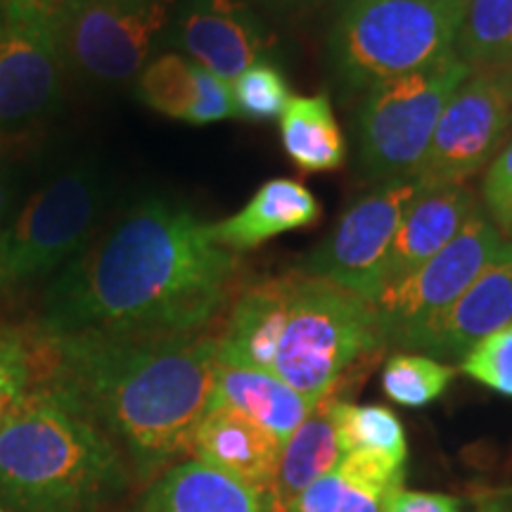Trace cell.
Returning a JSON list of instances; mask_svg holds the SVG:
<instances>
[{
	"label": "cell",
	"mask_w": 512,
	"mask_h": 512,
	"mask_svg": "<svg viewBox=\"0 0 512 512\" xmlns=\"http://www.w3.org/2000/svg\"><path fill=\"white\" fill-rule=\"evenodd\" d=\"M238 259L190 209L150 197L57 273L38 337L197 332L226 304Z\"/></svg>",
	"instance_id": "cell-1"
},
{
	"label": "cell",
	"mask_w": 512,
	"mask_h": 512,
	"mask_svg": "<svg viewBox=\"0 0 512 512\" xmlns=\"http://www.w3.org/2000/svg\"><path fill=\"white\" fill-rule=\"evenodd\" d=\"M219 337L197 332H81L41 337L38 380L74 403L155 479L192 451L211 406Z\"/></svg>",
	"instance_id": "cell-2"
},
{
	"label": "cell",
	"mask_w": 512,
	"mask_h": 512,
	"mask_svg": "<svg viewBox=\"0 0 512 512\" xmlns=\"http://www.w3.org/2000/svg\"><path fill=\"white\" fill-rule=\"evenodd\" d=\"M128 479L117 446L48 384L36 382L0 425V501L15 512H95Z\"/></svg>",
	"instance_id": "cell-3"
},
{
	"label": "cell",
	"mask_w": 512,
	"mask_h": 512,
	"mask_svg": "<svg viewBox=\"0 0 512 512\" xmlns=\"http://www.w3.org/2000/svg\"><path fill=\"white\" fill-rule=\"evenodd\" d=\"M387 344L373 304L347 287L299 268L275 347L273 370L313 406L335 399L351 370Z\"/></svg>",
	"instance_id": "cell-4"
},
{
	"label": "cell",
	"mask_w": 512,
	"mask_h": 512,
	"mask_svg": "<svg viewBox=\"0 0 512 512\" xmlns=\"http://www.w3.org/2000/svg\"><path fill=\"white\" fill-rule=\"evenodd\" d=\"M470 0H344L328 53L356 91L418 72L451 55Z\"/></svg>",
	"instance_id": "cell-5"
},
{
	"label": "cell",
	"mask_w": 512,
	"mask_h": 512,
	"mask_svg": "<svg viewBox=\"0 0 512 512\" xmlns=\"http://www.w3.org/2000/svg\"><path fill=\"white\" fill-rule=\"evenodd\" d=\"M107 183L93 162L72 164L41 185L0 228V302L60 273L91 240Z\"/></svg>",
	"instance_id": "cell-6"
},
{
	"label": "cell",
	"mask_w": 512,
	"mask_h": 512,
	"mask_svg": "<svg viewBox=\"0 0 512 512\" xmlns=\"http://www.w3.org/2000/svg\"><path fill=\"white\" fill-rule=\"evenodd\" d=\"M472 74L456 53L366 91L356 121L358 157L377 181L413 178L430 150L448 100Z\"/></svg>",
	"instance_id": "cell-7"
},
{
	"label": "cell",
	"mask_w": 512,
	"mask_h": 512,
	"mask_svg": "<svg viewBox=\"0 0 512 512\" xmlns=\"http://www.w3.org/2000/svg\"><path fill=\"white\" fill-rule=\"evenodd\" d=\"M64 67L91 86L119 88L152 62L178 0H53Z\"/></svg>",
	"instance_id": "cell-8"
},
{
	"label": "cell",
	"mask_w": 512,
	"mask_h": 512,
	"mask_svg": "<svg viewBox=\"0 0 512 512\" xmlns=\"http://www.w3.org/2000/svg\"><path fill=\"white\" fill-rule=\"evenodd\" d=\"M512 128V69H472L448 100L415 171L422 190L463 185L496 155Z\"/></svg>",
	"instance_id": "cell-9"
},
{
	"label": "cell",
	"mask_w": 512,
	"mask_h": 512,
	"mask_svg": "<svg viewBox=\"0 0 512 512\" xmlns=\"http://www.w3.org/2000/svg\"><path fill=\"white\" fill-rule=\"evenodd\" d=\"M64 72L53 0L5 5V29L0 34V133H17L46 119L60 102Z\"/></svg>",
	"instance_id": "cell-10"
},
{
	"label": "cell",
	"mask_w": 512,
	"mask_h": 512,
	"mask_svg": "<svg viewBox=\"0 0 512 512\" xmlns=\"http://www.w3.org/2000/svg\"><path fill=\"white\" fill-rule=\"evenodd\" d=\"M503 247V233L482 209L448 245L413 273L384 285L373 299L380 328L394 342L415 325L451 306Z\"/></svg>",
	"instance_id": "cell-11"
},
{
	"label": "cell",
	"mask_w": 512,
	"mask_h": 512,
	"mask_svg": "<svg viewBox=\"0 0 512 512\" xmlns=\"http://www.w3.org/2000/svg\"><path fill=\"white\" fill-rule=\"evenodd\" d=\"M420 190L415 178H403L351 204L330 238L306 256L302 271L328 278L373 302L384 287V266L396 230Z\"/></svg>",
	"instance_id": "cell-12"
},
{
	"label": "cell",
	"mask_w": 512,
	"mask_h": 512,
	"mask_svg": "<svg viewBox=\"0 0 512 512\" xmlns=\"http://www.w3.org/2000/svg\"><path fill=\"white\" fill-rule=\"evenodd\" d=\"M512 323V242L451 306L396 339L403 349L432 358H465L482 339Z\"/></svg>",
	"instance_id": "cell-13"
},
{
	"label": "cell",
	"mask_w": 512,
	"mask_h": 512,
	"mask_svg": "<svg viewBox=\"0 0 512 512\" xmlns=\"http://www.w3.org/2000/svg\"><path fill=\"white\" fill-rule=\"evenodd\" d=\"M164 41L228 83L268 50L266 27L242 0H178Z\"/></svg>",
	"instance_id": "cell-14"
},
{
	"label": "cell",
	"mask_w": 512,
	"mask_h": 512,
	"mask_svg": "<svg viewBox=\"0 0 512 512\" xmlns=\"http://www.w3.org/2000/svg\"><path fill=\"white\" fill-rule=\"evenodd\" d=\"M280 448L283 444L271 432L242 413L209 408L192 439L190 456L252 489L264 503L278 470Z\"/></svg>",
	"instance_id": "cell-15"
},
{
	"label": "cell",
	"mask_w": 512,
	"mask_h": 512,
	"mask_svg": "<svg viewBox=\"0 0 512 512\" xmlns=\"http://www.w3.org/2000/svg\"><path fill=\"white\" fill-rule=\"evenodd\" d=\"M475 195L465 185L420 190L403 214L384 266V285L413 273L467 226L477 211Z\"/></svg>",
	"instance_id": "cell-16"
},
{
	"label": "cell",
	"mask_w": 512,
	"mask_h": 512,
	"mask_svg": "<svg viewBox=\"0 0 512 512\" xmlns=\"http://www.w3.org/2000/svg\"><path fill=\"white\" fill-rule=\"evenodd\" d=\"M320 219L316 195L292 178L266 181L238 214L209 223L211 238L230 252H249L275 235L313 226Z\"/></svg>",
	"instance_id": "cell-17"
},
{
	"label": "cell",
	"mask_w": 512,
	"mask_h": 512,
	"mask_svg": "<svg viewBox=\"0 0 512 512\" xmlns=\"http://www.w3.org/2000/svg\"><path fill=\"white\" fill-rule=\"evenodd\" d=\"M209 408L238 411L285 444L316 406L273 373L219 361Z\"/></svg>",
	"instance_id": "cell-18"
},
{
	"label": "cell",
	"mask_w": 512,
	"mask_h": 512,
	"mask_svg": "<svg viewBox=\"0 0 512 512\" xmlns=\"http://www.w3.org/2000/svg\"><path fill=\"white\" fill-rule=\"evenodd\" d=\"M292 273L261 280L242 292L219 337V361L271 373L290 299Z\"/></svg>",
	"instance_id": "cell-19"
},
{
	"label": "cell",
	"mask_w": 512,
	"mask_h": 512,
	"mask_svg": "<svg viewBox=\"0 0 512 512\" xmlns=\"http://www.w3.org/2000/svg\"><path fill=\"white\" fill-rule=\"evenodd\" d=\"M133 512H266L252 489L190 458L147 486Z\"/></svg>",
	"instance_id": "cell-20"
},
{
	"label": "cell",
	"mask_w": 512,
	"mask_h": 512,
	"mask_svg": "<svg viewBox=\"0 0 512 512\" xmlns=\"http://www.w3.org/2000/svg\"><path fill=\"white\" fill-rule=\"evenodd\" d=\"M406 465L375 456V453H349L318 477L290 512H382L392 491L401 489Z\"/></svg>",
	"instance_id": "cell-21"
},
{
	"label": "cell",
	"mask_w": 512,
	"mask_h": 512,
	"mask_svg": "<svg viewBox=\"0 0 512 512\" xmlns=\"http://www.w3.org/2000/svg\"><path fill=\"white\" fill-rule=\"evenodd\" d=\"M330 403L332 399L320 401L280 448L278 470L264 501L266 512H290L297 498L344 458L337 444Z\"/></svg>",
	"instance_id": "cell-22"
},
{
	"label": "cell",
	"mask_w": 512,
	"mask_h": 512,
	"mask_svg": "<svg viewBox=\"0 0 512 512\" xmlns=\"http://www.w3.org/2000/svg\"><path fill=\"white\" fill-rule=\"evenodd\" d=\"M285 155L304 174L337 171L347 159V143L339 131L328 95L292 98L280 117Z\"/></svg>",
	"instance_id": "cell-23"
},
{
	"label": "cell",
	"mask_w": 512,
	"mask_h": 512,
	"mask_svg": "<svg viewBox=\"0 0 512 512\" xmlns=\"http://www.w3.org/2000/svg\"><path fill=\"white\" fill-rule=\"evenodd\" d=\"M330 413L342 456L375 453V456L406 465V430L394 411L384 406H358V403L332 399Z\"/></svg>",
	"instance_id": "cell-24"
},
{
	"label": "cell",
	"mask_w": 512,
	"mask_h": 512,
	"mask_svg": "<svg viewBox=\"0 0 512 512\" xmlns=\"http://www.w3.org/2000/svg\"><path fill=\"white\" fill-rule=\"evenodd\" d=\"M453 53L472 69H512V0H470Z\"/></svg>",
	"instance_id": "cell-25"
},
{
	"label": "cell",
	"mask_w": 512,
	"mask_h": 512,
	"mask_svg": "<svg viewBox=\"0 0 512 512\" xmlns=\"http://www.w3.org/2000/svg\"><path fill=\"white\" fill-rule=\"evenodd\" d=\"M200 91L202 67L181 53L152 57L136 79V95L145 107L188 124L200 102Z\"/></svg>",
	"instance_id": "cell-26"
},
{
	"label": "cell",
	"mask_w": 512,
	"mask_h": 512,
	"mask_svg": "<svg viewBox=\"0 0 512 512\" xmlns=\"http://www.w3.org/2000/svg\"><path fill=\"white\" fill-rule=\"evenodd\" d=\"M458 370L425 354H394L382 370V392L406 408L430 406L451 387Z\"/></svg>",
	"instance_id": "cell-27"
},
{
	"label": "cell",
	"mask_w": 512,
	"mask_h": 512,
	"mask_svg": "<svg viewBox=\"0 0 512 512\" xmlns=\"http://www.w3.org/2000/svg\"><path fill=\"white\" fill-rule=\"evenodd\" d=\"M230 86H233L235 114L249 121L283 117L287 102L292 100L283 72L268 60L252 64Z\"/></svg>",
	"instance_id": "cell-28"
},
{
	"label": "cell",
	"mask_w": 512,
	"mask_h": 512,
	"mask_svg": "<svg viewBox=\"0 0 512 512\" xmlns=\"http://www.w3.org/2000/svg\"><path fill=\"white\" fill-rule=\"evenodd\" d=\"M38 380V354L17 330H0V425Z\"/></svg>",
	"instance_id": "cell-29"
},
{
	"label": "cell",
	"mask_w": 512,
	"mask_h": 512,
	"mask_svg": "<svg viewBox=\"0 0 512 512\" xmlns=\"http://www.w3.org/2000/svg\"><path fill=\"white\" fill-rule=\"evenodd\" d=\"M460 370L484 387L512 396V323L482 339L463 358Z\"/></svg>",
	"instance_id": "cell-30"
},
{
	"label": "cell",
	"mask_w": 512,
	"mask_h": 512,
	"mask_svg": "<svg viewBox=\"0 0 512 512\" xmlns=\"http://www.w3.org/2000/svg\"><path fill=\"white\" fill-rule=\"evenodd\" d=\"M484 204L494 226L512 235V143L491 162L484 178Z\"/></svg>",
	"instance_id": "cell-31"
},
{
	"label": "cell",
	"mask_w": 512,
	"mask_h": 512,
	"mask_svg": "<svg viewBox=\"0 0 512 512\" xmlns=\"http://www.w3.org/2000/svg\"><path fill=\"white\" fill-rule=\"evenodd\" d=\"M382 512H463V501L448 494L396 489L387 496Z\"/></svg>",
	"instance_id": "cell-32"
},
{
	"label": "cell",
	"mask_w": 512,
	"mask_h": 512,
	"mask_svg": "<svg viewBox=\"0 0 512 512\" xmlns=\"http://www.w3.org/2000/svg\"><path fill=\"white\" fill-rule=\"evenodd\" d=\"M259 3H264L278 15H309V12L325 8L332 0H259Z\"/></svg>",
	"instance_id": "cell-33"
},
{
	"label": "cell",
	"mask_w": 512,
	"mask_h": 512,
	"mask_svg": "<svg viewBox=\"0 0 512 512\" xmlns=\"http://www.w3.org/2000/svg\"><path fill=\"white\" fill-rule=\"evenodd\" d=\"M10 195H12V174L8 164L0 162V219H3L5 209H8Z\"/></svg>",
	"instance_id": "cell-34"
},
{
	"label": "cell",
	"mask_w": 512,
	"mask_h": 512,
	"mask_svg": "<svg viewBox=\"0 0 512 512\" xmlns=\"http://www.w3.org/2000/svg\"><path fill=\"white\" fill-rule=\"evenodd\" d=\"M489 512H512L505 501H489Z\"/></svg>",
	"instance_id": "cell-35"
},
{
	"label": "cell",
	"mask_w": 512,
	"mask_h": 512,
	"mask_svg": "<svg viewBox=\"0 0 512 512\" xmlns=\"http://www.w3.org/2000/svg\"><path fill=\"white\" fill-rule=\"evenodd\" d=\"M5 29V0H0V34Z\"/></svg>",
	"instance_id": "cell-36"
},
{
	"label": "cell",
	"mask_w": 512,
	"mask_h": 512,
	"mask_svg": "<svg viewBox=\"0 0 512 512\" xmlns=\"http://www.w3.org/2000/svg\"><path fill=\"white\" fill-rule=\"evenodd\" d=\"M38 0H5V5H34Z\"/></svg>",
	"instance_id": "cell-37"
},
{
	"label": "cell",
	"mask_w": 512,
	"mask_h": 512,
	"mask_svg": "<svg viewBox=\"0 0 512 512\" xmlns=\"http://www.w3.org/2000/svg\"><path fill=\"white\" fill-rule=\"evenodd\" d=\"M479 512H489V503H484L482 508H479Z\"/></svg>",
	"instance_id": "cell-38"
},
{
	"label": "cell",
	"mask_w": 512,
	"mask_h": 512,
	"mask_svg": "<svg viewBox=\"0 0 512 512\" xmlns=\"http://www.w3.org/2000/svg\"><path fill=\"white\" fill-rule=\"evenodd\" d=\"M0 512H3V510H0Z\"/></svg>",
	"instance_id": "cell-39"
}]
</instances>
